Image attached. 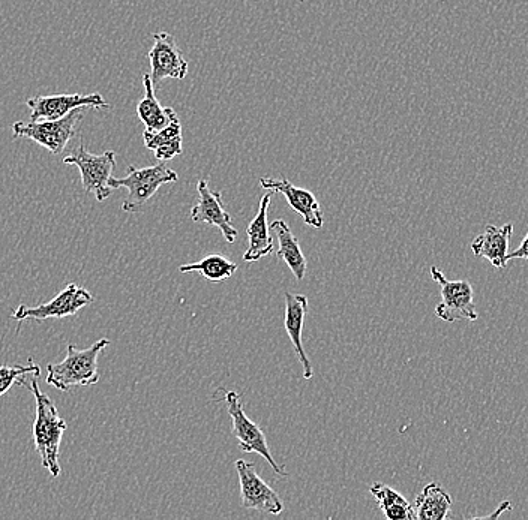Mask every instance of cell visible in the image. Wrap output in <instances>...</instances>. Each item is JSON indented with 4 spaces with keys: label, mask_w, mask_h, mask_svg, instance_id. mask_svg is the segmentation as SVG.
Segmentation results:
<instances>
[{
    "label": "cell",
    "mask_w": 528,
    "mask_h": 520,
    "mask_svg": "<svg viewBox=\"0 0 528 520\" xmlns=\"http://www.w3.org/2000/svg\"><path fill=\"white\" fill-rule=\"evenodd\" d=\"M39 375L41 372L32 374L30 384H27L24 378L18 386L27 387L35 396L36 417L33 423V441H35V450L41 458L42 467L47 468L51 476L59 477V450L63 432L66 431V422L59 416V411L50 396L45 395L39 389Z\"/></svg>",
    "instance_id": "6da1fadb"
},
{
    "label": "cell",
    "mask_w": 528,
    "mask_h": 520,
    "mask_svg": "<svg viewBox=\"0 0 528 520\" xmlns=\"http://www.w3.org/2000/svg\"><path fill=\"white\" fill-rule=\"evenodd\" d=\"M110 345L108 339H99L86 350L68 345L66 357L60 363L47 366V384L54 389L68 392L74 387H89L99 381L98 357Z\"/></svg>",
    "instance_id": "7a4b0ae2"
},
{
    "label": "cell",
    "mask_w": 528,
    "mask_h": 520,
    "mask_svg": "<svg viewBox=\"0 0 528 520\" xmlns=\"http://www.w3.org/2000/svg\"><path fill=\"white\" fill-rule=\"evenodd\" d=\"M179 180L176 171L168 168L165 162L153 165V167L137 168L129 165L128 174L122 179L110 177L108 186L111 189L126 188L128 197L122 203L123 212L135 213L143 209L144 204L156 194L162 185L174 183Z\"/></svg>",
    "instance_id": "3957f363"
},
{
    "label": "cell",
    "mask_w": 528,
    "mask_h": 520,
    "mask_svg": "<svg viewBox=\"0 0 528 520\" xmlns=\"http://www.w3.org/2000/svg\"><path fill=\"white\" fill-rule=\"evenodd\" d=\"M84 108H75L62 119L12 123V138H29L53 155H60L77 132L78 123L84 117Z\"/></svg>",
    "instance_id": "277c9868"
},
{
    "label": "cell",
    "mask_w": 528,
    "mask_h": 520,
    "mask_svg": "<svg viewBox=\"0 0 528 520\" xmlns=\"http://www.w3.org/2000/svg\"><path fill=\"white\" fill-rule=\"evenodd\" d=\"M219 393L224 395L225 404H227L228 414L233 420V437L239 443V449L245 453H257L267 464L272 467L273 473L281 477H287L284 468L279 467L270 453L269 446H267L266 435L261 431L260 426L255 425L252 420L248 419L245 410L242 407V399L239 393L230 392V390L218 389Z\"/></svg>",
    "instance_id": "5b68a950"
},
{
    "label": "cell",
    "mask_w": 528,
    "mask_h": 520,
    "mask_svg": "<svg viewBox=\"0 0 528 520\" xmlns=\"http://www.w3.org/2000/svg\"><path fill=\"white\" fill-rule=\"evenodd\" d=\"M63 162L78 167L84 191L95 195L96 200H107L114 191L108 186V180L116 165V153L113 150H107L102 155H92L87 152L84 144L80 143L68 156H65Z\"/></svg>",
    "instance_id": "8992f818"
},
{
    "label": "cell",
    "mask_w": 528,
    "mask_h": 520,
    "mask_svg": "<svg viewBox=\"0 0 528 520\" xmlns=\"http://www.w3.org/2000/svg\"><path fill=\"white\" fill-rule=\"evenodd\" d=\"M431 276L441 288V303L435 308V315L446 323L479 318L474 306L473 287L468 281H447L438 267H431Z\"/></svg>",
    "instance_id": "52a82bcc"
},
{
    "label": "cell",
    "mask_w": 528,
    "mask_h": 520,
    "mask_svg": "<svg viewBox=\"0 0 528 520\" xmlns=\"http://www.w3.org/2000/svg\"><path fill=\"white\" fill-rule=\"evenodd\" d=\"M93 296L84 288L75 284L66 285L53 300L48 303H39L36 306L21 305L12 312L11 318L15 321L36 320L44 321L50 318L74 317L81 309L93 303Z\"/></svg>",
    "instance_id": "ba28073f"
},
{
    "label": "cell",
    "mask_w": 528,
    "mask_h": 520,
    "mask_svg": "<svg viewBox=\"0 0 528 520\" xmlns=\"http://www.w3.org/2000/svg\"><path fill=\"white\" fill-rule=\"evenodd\" d=\"M153 47L147 57L150 62V78L153 84L161 83L165 78L183 80L188 75L189 66L177 45L176 38L168 32L153 33Z\"/></svg>",
    "instance_id": "9c48e42d"
},
{
    "label": "cell",
    "mask_w": 528,
    "mask_h": 520,
    "mask_svg": "<svg viewBox=\"0 0 528 520\" xmlns=\"http://www.w3.org/2000/svg\"><path fill=\"white\" fill-rule=\"evenodd\" d=\"M236 471L239 476L243 509L258 510L269 515L282 513L284 504L281 498L258 476L254 464L239 459L236 461Z\"/></svg>",
    "instance_id": "30bf717a"
},
{
    "label": "cell",
    "mask_w": 528,
    "mask_h": 520,
    "mask_svg": "<svg viewBox=\"0 0 528 520\" xmlns=\"http://www.w3.org/2000/svg\"><path fill=\"white\" fill-rule=\"evenodd\" d=\"M26 105L30 108L32 122L62 119L78 107L98 108V110L110 108V104L102 98L101 93L35 96V98L27 99Z\"/></svg>",
    "instance_id": "8fae6325"
},
{
    "label": "cell",
    "mask_w": 528,
    "mask_h": 520,
    "mask_svg": "<svg viewBox=\"0 0 528 520\" xmlns=\"http://www.w3.org/2000/svg\"><path fill=\"white\" fill-rule=\"evenodd\" d=\"M197 192V204L191 209L192 221L213 225V227L219 228L228 243L236 242L237 228L231 224V216L225 209L221 192L213 191L209 186V180H200L197 185Z\"/></svg>",
    "instance_id": "7c38bea8"
},
{
    "label": "cell",
    "mask_w": 528,
    "mask_h": 520,
    "mask_svg": "<svg viewBox=\"0 0 528 520\" xmlns=\"http://www.w3.org/2000/svg\"><path fill=\"white\" fill-rule=\"evenodd\" d=\"M261 188L267 189V191H273L275 194L284 195L287 200L288 206L291 210L299 213L303 218V222L309 227L321 228L324 224L323 210H321L320 203L312 192L306 191V189L296 188L290 180L285 179H272V177H261L260 179Z\"/></svg>",
    "instance_id": "4fadbf2b"
},
{
    "label": "cell",
    "mask_w": 528,
    "mask_h": 520,
    "mask_svg": "<svg viewBox=\"0 0 528 520\" xmlns=\"http://www.w3.org/2000/svg\"><path fill=\"white\" fill-rule=\"evenodd\" d=\"M284 297L285 332H287L291 345H293L294 351H296L300 365L303 366V378L305 380H311L314 371H312V365L309 362L308 356H306L302 341L303 323H305V317L308 314V299L303 294L285 293Z\"/></svg>",
    "instance_id": "5bb4252c"
},
{
    "label": "cell",
    "mask_w": 528,
    "mask_h": 520,
    "mask_svg": "<svg viewBox=\"0 0 528 520\" xmlns=\"http://www.w3.org/2000/svg\"><path fill=\"white\" fill-rule=\"evenodd\" d=\"M513 225L503 227L486 225L485 231L471 242V251L476 257L485 258L495 269H506L509 263V243L512 237Z\"/></svg>",
    "instance_id": "9a60e30c"
},
{
    "label": "cell",
    "mask_w": 528,
    "mask_h": 520,
    "mask_svg": "<svg viewBox=\"0 0 528 520\" xmlns=\"http://www.w3.org/2000/svg\"><path fill=\"white\" fill-rule=\"evenodd\" d=\"M273 195L275 192L269 191L261 197L258 213L246 230L248 249L243 254V261L246 263H255L273 252V240L269 233V225H267V210H269Z\"/></svg>",
    "instance_id": "2e32d148"
},
{
    "label": "cell",
    "mask_w": 528,
    "mask_h": 520,
    "mask_svg": "<svg viewBox=\"0 0 528 520\" xmlns=\"http://www.w3.org/2000/svg\"><path fill=\"white\" fill-rule=\"evenodd\" d=\"M144 98L138 102V119L144 123L147 131H159L179 119L176 111L170 107H162L155 95V84L149 74L143 75Z\"/></svg>",
    "instance_id": "e0dca14e"
},
{
    "label": "cell",
    "mask_w": 528,
    "mask_h": 520,
    "mask_svg": "<svg viewBox=\"0 0 528 520\" xmlns=\"http://www.w3.org/2000/svg\"><path fill=\"white\" fill-rule=\"evenodd\" d=\"M270 230L278 236L279 249L276 255H278L279 260L285 261L297 281H303L306 275V258L300 249L299 240L291 233L287 222L282 221V219L273 221Z\"/></svg>",
    "instance_id": "ac0fdd59"
},
{
    "label": "cell",
    "mask_w": 528,
    "mask_h": 520,
    "mask_svg": "<svg viewBox=\"0 0 528 520\" xmlns=\"http://www.w3.org/2000/svg\"><path fill=\"white\" fill-rule=\"evenodd\" d=\"M452 504V497L443 486L438 485V483H429L417 495L413 509L416 513V519L444 520L449 516Z\"/></svg>",
    "instance_id": "d6986e66"
},
{
    "label": "cell",
    "mask_w": 528,
    "mask_h": 520,
    "mask_svg": "<svg viewBox=\"0 0 528 520\" xmlns=\"http://www.w3.org/2000/svg\"><path fill=\"white\" fill-rule=\"evenodd\" d=\"M369 492L377 501L384 518L390 520H416V513H414L411 504L401 494L393 491L392 488L384 485V483H374L369 488Z\"/></svg>",
    "instance_id": "ffe728a7"
},
{
    "label": "cell",
    "mask_w": 528,
    "mask_h": 520,
    "mask_svg": "<svg viewBox=\"0 0 528 520\" xmlns=\"http://www.w3.org/2000/svg\"><path fill=\"white\" fill-rule=\"evenodd\" d=\"M180 272H197L209 282H224L236 273L237 264L221 254L207 255L198 263L179 267Z\"/></svg>",
    "instance_id": "44dd1931"
},
{
    "label": "cell",
    "mask_w": 528,
    "mask_h": 520,
    "mask_svg": "<svg viewBox=\"0 0 528 520\" xmlns=\"http://www.w3.org/2000/svg\"><path fill=\"white\" fill-rule=\"evenodd\" d=\"M35 372H41V369L32 360L29 365L0 366V398L8 393L12 386H18L21 380Z\"/></svg>",
    "instance_id": "7402d4cb"
},
{
    "label": "cell",
    "mask_w": 528,
    "mask_h": 520,
    "mask_svg": "<svg viewBox=\"0 0 528 520\" xmlns=\"http://www.w3.org/2000/svg\"><path fill=\"white\" fill-rule=\"evenodd\" d=\"M144 146L146 149L155 150L164 144L173 143L176 140H182V123L179 119L173 120L170 125L159 131H144Z\"/></svg>",
    "instance_id": "603a6c76"
},
{
    "label": "cell",
    "mask_w": 528,
    "mask_h": 520,
    "mask_svg": "<svg viewBox=\"0 0 528 520\" xmlns=\"http://www.w3.org/2000/svg\"><path fill=\"white\" fill-rule=\"evenodd\" d=\"M182 152V140H176L173 141V143L164 144V146H159L158 149L153 150L155 158L162 162L170 161L174 156L182 155Z\"/></svg>",
    "instance_id": "cb8c5ba5"
},
{
    "label": "cell",
    "mask_w": 528,
    "mask_h": 520,
    "mask_svg": "<svg viewBox=\"0 0 528 520\" xmlns=\"http://www.w3.org/2000/svg\"><path fill=\"white\" fill-rule=\"evenodd\" d=\"M509 260H515V258H522V260H528V234L527 237H525L524 240H522L521 245H519V248H516L515 251L510 252Z\"/></svg>",
    "instance_id": "d4e9b609"
},
{
    "label": "cell",
    "mask_w": 528,
    "mask_h": 520,
    "mask_svg": "<svg viewBox=\"0 0 528 520\" xmlns=\"http://www.w3.org/2000/svg\"><path fill=\"white\" fill-rule=\"evenodd\" d=\"M512 509V504L510 503H503L500 507H498L497 512L492 513V515L485 516L486 519H495L498 518V516L501 515V513L506 512V510Z\"/></svg>",
    "instance_id": "484cf974"
},
{
    "label": "cell",
    "mask_w": 528,
    "mask_h": 520,
    "mask_svg": "<svg viewBox=\"0 0 528 520\" xmlns=\"http://www.w3.org/2000/svg\"><path fill=\"white\" fill-rule=\"evenodd\" d=\"M299 2H303V0H299Z\"/></svg>",
    "instance_id": "4316f807"
}]
</instances>
